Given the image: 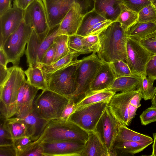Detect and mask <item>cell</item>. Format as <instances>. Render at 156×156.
Here are the masks:
<instances>
[{"mask_svg":"<svg viewBox=\"0 0 156 156\" xmlns=\"http://www.w3.org/2000/svg\"><path fill=\"white\" fill-rule=\"evenodd\" d=\"M98 35L97 53L101 61L108 63L118 60L126 62L128 37L119 23L113 22Z\"/></svg>","mask_w":156,"mask_h":156,"instance_id":"1","label":"cell"},{"mask_svg":"<svg viewBox=\"0 0 156 156\" xmlns=\"http://www.w3.org/2000/svg\"><path fill=\"white\" fill-rule=\"evenodd\" d=\"M88 132L68 119H61L49 120L39 138L41 143L57 141H77L86 142Z\"/></svg>","mask_w":156,"mask_h":156,"instance_id":"2","label":"cell"},{"mask_svg":"<svg viewBox=\"0 0 156 156\" xmlns=\"http://www.w3.org/2000/svg\"><path fill=\"white\" fill-rule=\"evenodd\" d=\"M137 89L115 94L109 100L107 107L115 119L121 124L129 126L141 106L142 99Z\"/></svg>","mask_w":156,"mask_h":156,"instance_id":"3","label":"cell"},{"mask_svg":"<svg viewBox=\"0 0 156 156\" xmlns=\"http://www.w3.org/2000/svg\"><path fill=\"white\" fill-rule=\"evenodd\" d=\"M102 63L96 53L81 59L76 72L77 89L69 98L73 99L76 103L88 94L91 83Z\"/></svg>","mask_w":156,"mask_h":156,"instance_id":"4","label":"cell"},{"mask_svg":"<svg viewBox=\"0 0 156 156\" xmlns=\"http://www.w3.org/2000/svg\"><path fill=\"white\" fill-rule=\"evenodd\" d=\"M81 60L77 59L64 68L44 75L47 89L69 98L77 89L76 72Z\"/></svg>","mask_w":156,"mask_h":156,"instance_id":"5","label":"cell"},{"mask_svg":"<svg viewBox=\"0 0 156 156\" xmlns=\"http://www.w3.org/2000/svg\"><path fill=\"white\" fill-rule=\"evenodd\" d=\"M69 98L46 89L34 102L33 109L40 117L46 119H60Z\"/></svg>","mask_w":156,"mask_h":156,"instance_id":"6","label":"cell"},{"mask_svg":"<svg viewBox=\"0 0 156 156\" xmlns=\"http://www.w3.org/2000/svg\"><path fill=\"white\" fill-rule=\"evenodd\" d=\"M59 25L41 34H38L33 30L25 51L29 66L36 67L38 63L41 62L45 52L57 36Z\"/></svg>","mask_w":156,"mask_h":156,"instance_id":"7","label":"cell"},{"mask_svg":"<svg viewBox=\"0 0 156 156\" xmlns=\"http://www.w3.org/2000/svg\"><path fill=\"white\" fill-rule=\"evenodd\" d=\"M32 30L23 20L18 28L5 42L2 48L7 56L9 63H12L13 66H18Z\"/></svg>","mask_w":156,"mask_h":156,"instance_id":"8","label":"cell"},{"mask_svg":"<svg viewBox=\"0 0 156 156\" xmlns=\"http://www.w3.org/2000/svg\"><path fill=\"white\" fill-rule=\"evenodd\" d=\"M138 40L128 37L126 62L132 74L141 78L146 75L147 65L153 56Z\"/></svg>","mask_w":156,"mask_h":156,"instance_id":"9","label":"cell"},{"mask_svg":"<svg viewBox=\"0 0 156 156\" xmlns=\"http://www.w3.org/2000/svg\"><path fill=\"white\" fill-rule=\"evenodd\" d=\"M109 101L88 105L75 110L68 119L88 132L94 131Z\"/></svg>","mask_w":156,"mask_h":156,"instance_id":"10","label":"cell"},{"mask_svg":"<svg viewBox=\"0 0 156 156\" xmlns=\"http://www.w3.org/2000/svg\"><path fill=\"white\" fill-rule=\"evenodd\" d=\"M121 125L107 106L94 130L106 147L110 156L117 155L113 146Z\"/></svg>","mask_w":156,"mask_h":156,"instance_id":"11","label":"cell"},{"mask_svg":"<svg viewBox=\"0 0 156 156\" xmlns=\"http://www.w3.org/2000/svg\"><path fill=\"white\" fill-rule=\"evenodd\" d=\"M24 71L18 66L10 67L8 77L0 86V99L7 105L16 104L17 96L20 87L26 78Z\"/></svg>","mask_w":156,"mask_h":156,"instance_id":"12","label":"cell"},{"mask_svg":"<svg viewBox=\"0 0 156 156\" xmlns=\"http://www.w3.org/2000/svg\"><path fill=\"white\" fill-rule=\"evenodd\" d=\"M23 20L37 34L50 29L46 11L41 0H35L24 11Z\"/></svg>","mask_w":156,"mask_h":156,"instance_id":"13","label":"cell"},{"mask_svg":"<svg viewBox=\"0 0 156 156\" xmlns=\"http://www.w3.org/2000/svg\"><path fill=\"white\" fill-rule=\"evenodd\" d=\"M85 143L77 141H57L41 143L44 156H80Z\"/></svg>","mask_w":156,"mask_h":156,"instance_id":"14","label":"cell"},{"mask_svg":"<svg viewBox=\"0 0 156 156\" xmlns=\"http://www.w3.org/2000/svg\"><path fill=\"white\" fill-rule=\"evenodd\" d=\"M24 11L13 7L0 16V48H2L8 37L20 25L23 20Z\"/></svg>","mask_w":156,"mask_h":156,"instance_id":"15","label":"cell"},{"mask_svg":"<svg viewBox=\"0 0 156 156\" xmlns=\"http://www.w3.org/2000/svg\"><path fill=\"white\" fill-rule=\"evenodd\" d=\"M44 6L50 28L59 25L73 3L76 0H41Z\"/></svg>","mask_w":156,"mask_h":156,"instance_id":"16","label":"cell"},{"mask_svg":"<svg viewBox=\"0 0 156 156\" xmlns=\"http://www.w3.org/2000/svg\"><path fill=\"white\" fill-rule=\"evenodd\" d=\"M38 89L30 84L26 80L21 84L18 93L17 112L15 115L21 117L28 114L33 108L34 100Z\"/></svg>","mask_w":156,"mask_h":156,"instance_id":"17","label":"cell"},{"mask_svg":"<svg viewBox=\"0 0 156 156\" xmlns=\"http://www.w3.org/2000/svg\"><path fill=\"white\" fill-rule=\"evenodd\" d=\"M115 79L108 63L103 62L91 83L88 94L105 90L112 85Z\"/></svg>","mask_w":156,"mask_h":156,"instance_id":"18","label":"cell"},{"mask_svg":"<svg viewBox=\"0 0 156 156\" xmlns=\"http://www.w3.org/2000/svg\"><path fill=\"white\" fill-rule=\"evenodd\" d=\"M93 9L105 19L116 21L120 13L122 0H92Z\"/></svg>","mask_w":156,"mask_h":156,"instance_id":"19","label":"cell"},{"mask_svg":"<svg viewBox=\"0 0 156 156\" xmlns=\"http://www.w3.org/2000/svg\"><path fill=\"white\" fill-rule=\"evenodd\" d=\"M21 119L26 126L27 136L31 137L34 141L41 136L50 120L39 117L33 109L29 114Z\"/></svg>","mask_w":156,"mask_h":156,"instance_id":"20","label":"cell"},{"mask_svg":"<svg viewBox=\"0 0 156 156\" xmlns=\"http://www.w3.org/2000/svg\"><path fill=\"white\" fill-rule=\"evenodd\" d=\"M88 133V138L80 156H110L97 133L94 130Z\"/></svg>","mask_w":156,"mask_h":156,"instance_id":"21","label":"cell"},{"mask_svg":"<svg viewBox=\"0 0 156 156\" xmlns=\"http://www.w3.org/2000/svg\"><path fill=\"white\" fill-rule=\"evenodd\" d=\"M81 54H85V53L71 50L68 54L52 64L46 65L39 63L37 67L41 69L44 75L53 73L73 63L77 59V57Z\"/></svg>","mask_w":156,"mask_h":156,"instance_id":"22","label":"cell"},{"mask_svg":"<svg viewBox=\"0 0 156 156\" xmlns=\"http://www.w3.org/2000/svg\"><path fill=\"white\" fill-rule=\"evenodd\" d=\"M153 142H138L115 140L113 146L117 154L119 152L125 155H133L141 152Z\"/></svg>","mask_w":156,"mask_h":156,"instance_id":"23","label":"cell"},{"mask_svg":"<svg viewBox=\"0 0 156 156\" xmlns=\"http://www.w3.org/2000/svg\"><path fill=\"white\" fill-rule=\"evenodd\" d=\"M141 78L136 76L116 78L112 85L105 91L122 92L137 89Z\"/></svg>","mask_w":156,"mask_h":156,"instance_id":"24","label":"cell"},{"mask_svg":"<svg viewBox=\"0 0 156 156\" xmlns=\"http://www.w3.org/2000/svg\"><path fill=\"white\" fill-rule=\"evenodd\" d=\"M156 30V23L137 22L125 33L128 37L138 40L145 38Z\"/></svg>","mask_w":156,"mask_h":156,"instance_id":"25","label":"cell"},{"mask_svg":"<svg viewBox=\"0 0 156 156\" xmlns=\"http://www.w3.org/2000/svg\"><path fill=\"white\" fill-rule=\"evenodd\" d=\"M106 20L93 9L84 15L76 34L86 36L96 25Z\"/></svg>","mask_w":156,"mask_h":156,"instance_id":"26","label":"cell"},{"mask_svg":"<svg viewBox=\"0 0 156 156\" xmlns=\"http://www.w3.org/2000/svg\"><path fill=\"white\" fill-rule=\"evenodd\" d=\"M127 126L122 125L120 126L115 140H122L138 142L153 141V139L151 137L133 130Z\"/></svg>","mask_w":156,"mask_h":156,"instance_id":"27","label":"cell"},{"mask_svg":"<svg viewBox=\"0 0 156 156\" xmlns=\"http://www.w3.org/2000/svg\"><path fill=\"white\" fill-rule=\"evenodd\" d=\"M116 93L112 91L104 90L88 94L76 103L75 110L88 105L109 101Z\"/></svg>","mask_w":156,"mask_h":156,"instance_id":"28","label":"cell"},{"mask_svg":"<svg viewBox=\"0 0 156 156\" xmlns=\"http://www.w3.org/2000/svg\"><path fill=\"white\" fill-rule=\"evenodd\" d=\"M27 77V81L31 85L42 90L47 89L45 79L41 69L38 67L29 66L24 71Z\"/></svg>","mask_w":156,"mask_h":156,"instance_id":"29","label":"cell"},{"mask_svg":"<svg viewBox=\"0 0 156 156\" xmlns=\"http://www.w3.org/2000/svg\"><path fill=\"white\" fill-rule=\"evenodd\" d=\"M138 13L126 7L123 4L121 5V10L116 21L118 22L125 32L137 22Z\"/></svg>","mask_w":156,"mask_h":156,"instance_id":"30","label":"cell"},{"mask_svg":"<svg viewBox=\"0 0 156 156\" xmlns=\"http://www.w3.org/2000/svg\"><path fill=\"white\" fill-rule=\"evenodd\" d=\"M6 123L13 140L27 135V129L23 120L16 116L5 120Z\"/></svg>","mask_w":156,"mask_h":156,"instance_id":"31","label":"cell"},{"mask_svg":"<svg viewBox=\"0 0 156 156\" xmlns=\"http://www.w3.org/2000/svg\"><path fill=\"white\" fill-rule=\"evenodd\" d=\"M155 80L146 75L141 78L137 88L141 93L142 98L145 100H151L154 95L155 87L154 86Z\"/></svg>","mask_w":156,"mask_h":156,"instance_id":"32","label":"cell"},{"mask_svg":"<svg viewBox=\"0 0 156 156\" xmlns=\"http://www.w3.org/2000/svg\"><path fill=\"white\" fill-rule=\"evenodd\" d=\"M68 36L62 35L57 36L54 40L53 42L56 44V48L53 63L64 57L70 51L68 45Z\"/></svg>","mask_w":156,"mask_h":156,"instance_id":"33","label":"cell"},{"mask_svg":"<svg viewBox=\"0 0 156 156\" xmlns=\"http://www.w3.org/2000/svg\"><path fill=\"white\" fill-rule=\"evenodd\" d=\"M115 78L133 76L126 62L118 60L108 63ZM135 76V75H134Z\"/></svg>","mask_w":156,"mask_h":156,"instance_id":"34","label":"cell"},{"mask_svg":"<svg viewBox=\"0 0 156 156\" xmlns=\"http://www.w3.org/2000/svg\"><path fill=\"white\" fill-rule=\"evenodd\" d=\"M137 22L156 23V9L153 4L145 6L139 11Z\"/></svg>","mask_w":156,"mask_h":156,"instance_id":"35","label":"cell"},{"mask_svg":"<svg viewBox=\"0 0 156 156\" xmlns=\"http://www.w3.org/2000/svg\"><path fill=\"white\" fill-rule=\"evenodd\" d=\"M68 45L71 50L87 54L90 52L84 47L83 36L78 34L68 36Z\"/></svg>","mask_w":156,"mask_h":156,"instance_id":"36","label":"cell"},{"mask_svg":"<svg viewBox=\"0 0 156 156\" xmlns=\"http://www.w3.org/2000/svg\"><path fill=\"white\" fill-rule=\"evenodd\" d=\"M5 120L0 118V146L13 144V140L6 123Z\"/></svg>","mask_w":156,"mask_h":156,"instance_id":"37","label":"cell"},{"mask_svg":"<svg viewBox=\"0 0 156 156\" xmlns=\"http://www.w3.org/2000/svg\"><path fill=\"white\" fill-rule=\"evenodd\" d=\"M34 141L30 136H25L13 140V144L16 150L17 156L21 154Z\"/></svg>","mask_w":156,"mask_h":156,"instance_id":"38","label":"cell"},{"mask_svg":"<svg viewBox=\"0 0 156 156\" xmlns=\"http://www.w3.org/2000/svg\"><path fill=\"white\" fill-rule=\"evenodd\" d=\"M84 47L90 52L96 53L99 45L98 34L90 35L83 36Z\"/></svg>","mask_w":156,"mask_h":156,"instance_id":"39","label":"cell"},{"mask_svg":"<svg viewBox=\"0 0 156 156\" xmlns=\"http://www.w3.org/2000/svg\"><path fill=\"white\" fill-rule=\"evenodd\" d=\"M141 124L146 126L156 122V107L151 106L144 110L140 116Z\"/></svg>","mask_w":156,"mask_h":156,"instance_id":"40","label":"cell"},{"mask_svg":"<svg viewBox=\"0 0 156 156\" xmlns=\"http://www.w3.org/2000/svg\"><path fill=\"white\" fill-rule=\"evenodd\" d=\"M42 156L43 149L41 143L35 141L21 154L20 156Z\"/></svg>","mask_w":156,"mask_h":156,"instance_id":"41","label":"cell"},{"mask_svg":"<svg viewBox=\"0 0 156 156\" xmlns=\"http://www.w3.org/2000/svg\"><path fill=\"white\" fill-rule=\"evenodd\" d=\"M122 1L126 7L138 13L144 7L151 4L147 0H122Z\"/></svg>","mask_w":156,"mask_h":156,"instance_id":"42","label":"cell"},{"mask_svg":"<svg viewBox=\"0 0 156 156\" xmlns=\"http://www.w3.org/2000/svg\"><path fill=\"white\" fill-rule=\"evenodd\" d=\"M0 118L8 119L15 115L17 112V104L7 105L0 101Z\"/></svg>","mask_w":156,"mask_h":156,"instance_id":"43","label":"cell"},{"mask_svg":"<svg viewBox=\"0 0 156 156\" xmlns=\"http://www.w3.org/2000/svg\"><path fill=\"white\" fill-rule=\"evenodd\" d=\"M56 48V44L53 42L45 52L41 62L40 63L46 65H50L53 63Z\"/></svg>","mask_w":156,"mask_h":156,"instance_id":"44","label":"cell"},{"mask_svg":"<svg viewBox=\"0 0 156 156\" xmlns=\"http://www.w3.org/2000/svg\"><path fill=\"white\" fill-rule=\"evenodd\" d=\"M147 76L156 80V55H154L148 63L146 68Z\"/></svg>","mask_w":156,"mask_h":156,"instance_id":"45","label":"cell"},{"mask_svg":"<svg viewBox=\"0 0 156 156\" xmlns=\"http://www.w3.org/2000/svg\"><path fill=\"white\" fill-rule=\"evenodd\" d=\"M140 44L153 55H156V40L145 38L139 40Z\"/></svg>","mask_w":156,"mask_h":156,"instance_id":"46","label":"cell"},{"mask_svg":"<svg viewBox=\"0 0 156 156\" xmlns=\"http://www.w3.org/2000/svg\"><path fill=\"white\" fill-rule=\"evenodd\" d=\"M76 103L74 100L70 98L69 101L65 107L62 114L60 119L67 120L70 116L74 111Z\"/></svg>","mask_w":156,"mask_h":156,"instance_id":"47","label":"cell"},{"mask_svg":"<svg viewBox=\"0 0 156 156\" xmlns=\"http://www.w3.org/2000/svg\"><path fill=\"white\" fill-rule=\"evenodd\" d=\"M0 156H17L16 151L13 144L0 146Z\"/></svg>","mask_w":156,"mask_h":156,"instance_id":"48","label":"cell"},{"mask_svg":"<svg viewBox=\"0 0 156 156\" xmlns=\"http://www.w3.org/2000/svg\"><path fill=\"white\" fill-rule=\"evenodd\" d=\"M35 0H13V7L24 10Z\"/></svg>","mask_w":156,"mask_h":156,"instance_id":"49","label":"cell"},{"mask_svg":"<svg viewBox=\"0 0 156 156\" xmlns=\"http://www.w3.org/2000/svg\"><path fill=\"white\" fill-rule=\"evenodd\" d=\"M10 73V67H6L0 64V86L5 81L8 77Z\"/></svg>","mask_w":156,"mask_h":156,"instance_id":"50","label":"cell"},{"mask_svg":"<svg viewBox=\"0 0 156 156\" xmlns=\"http://www.w3.org/2000/svg\"><path fill=\"white\" fill-rule=\"evenodd\" d=\"M12 0H0V16L12 7Z\"/></svg>","mask_w":156,"mask_h":156,"instance_id":"51","label":"cell"},{"mask_svg":"<svg viewBox=\"0 0 156 156\" xmlns=\"http://www.w3.org/2000/svg\"><path fill=\"white\" fill-rule=\"evenodd\" d=\"M9 63L7 56L2 48H0V64L6 67Z\"/></svg>","mask_w":156,"mask_h":156,"instance_id":"52","label":"cell"},{"mask_svg":"<svg viewBox=\"0 0 156 156\" xmlns=\"http://www.w3.org/2000/svg\"><path fill=\"white\" fill-rule=\"evenodd\" d=\"M153 142L152 146V152L151 156H156V133H153Z\"/></svg>","mask_w":156,"mask_h":156,"instance_id":"53","label":"cell"},{"mask_svg":"<svg viewBox=\"0 0 156 156\" xmlns=\"http://www.w3.org/2000/svg\"><path fill=\"white\" fill-rule=\"evenodd\" d=\"M145 38L156 40V30L148 35Z\"/></svg>","mask_w":156,"mask_h":156,"instance_id":"54","label":"cell"},{"mask_svg":"<svg viewBox=\"0 0 156 156\" xmlns=\"http://www.w3.org/2000/svg\"><path fill=\"white\" fill-rule=\"evenodd\" d=\"M151 106L156 107V86L155 87L154 95L151 100Z\"/></svg>","mask_w":156,"mask_h":156,"instance_id":"55","label":"cell"},{"mask_svg":"<svg viewBox=\"0 0 156 156\" xmlns=\"http://www.w3.org/2000/svg\"><path fill=\"white\" fill-rule=\"evenodd\" d=\"M150 1L151 4H154V3L156 2V0H147Z\"/></svg>","mask_w":156,"mask_h":156,"instance_id":"56","label":"cell"},{"mask_svg":"<svg viewBox=\"0 0 156 156\" xmlns=\"http://www.w3.org/2000/svg\"><path fill=\"white\" fill-rule=\"evenodd\" d=\"M154 6L156 9V2L154 3V4H153Z\"/></svg>","mask_w":156,"mask_h":156,"instance_id":"57","label":"cell"}]
</instances>
